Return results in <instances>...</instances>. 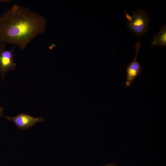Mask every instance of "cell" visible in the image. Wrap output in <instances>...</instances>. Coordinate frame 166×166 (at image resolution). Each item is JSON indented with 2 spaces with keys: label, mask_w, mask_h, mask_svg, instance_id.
Returning a JSON list of instances; mask_svg holds the SVG:
<instances>
[{
  "label": "cell",
  "mask_w": 166,
  "mask_h": 166,
  "mask_svg": "<svg viewBox=\"0 0 166 166\" xmlns=\"http://www.w3.org/2000/svg\"><path fill=\"white\" fill-rule=\"evenodd\" d=\"M46 19L29 8L15 4L0 16V46L13 44L24 50L44 32Z\"/></svg>",
  "instance_id": "1"
},
{
  "label": "cell",
  "mask_w": 166,
  "mask_h": 166,
  "mask_svg": "<svg viewBox=\"0 0 166 166\" xmlns=\"http://www.w3.org/2000/svg\"><path fill=\"white\" fill-rule=\"evenodd\" d=\"M125 14L128 21V28L134 35L139 37L147 32L150 21L147 11L140 9L134 11L131 16L126 12Z\"/></svg>",
  "instance_id": "2"
},
{
  "label": "cell",
  "mask_w": 166,
  "mask_h": 166,
  "mask_svg": "<svg viewBox=\"0 0 166 166\" xmlns=\"http://www.w3.org/2000/svg\"><path fill=\"white\" fill-rule=\"evenodd\" d=\"M140 45V42L138 40L135 46L136 49V54L132 61L126 68V77L125 86L126 87L131 85L135 79L142 72V68L137 61V56Z\"/></svg>",
  "instance_id": "3"
},
{
  "label": "cell",
  "mask_w": 166,
  "mask_h": 166,
  "mask_svg": "<svg viewBox=\"0 0 166 166\" xmlns=\"http://www.w3.org/2000/svg\"><path fill=\"white\" fill-rule=\"evenodd\" d=\"M5 117L13 122L19 129L23 131L27 130L44 120L43 117H34L25 113H21L12 117L5 116Z\"/></svg>",
  "instance_id": "4"
},
{
  "label": "cell",
  "mask_w": 166,
  "mask_h": 166,
  "mask_svg": "<svg viewBox=\"0 0 166 166\" xmlns=\"http://www.w3.org/2000/svg\"><path fill=\"white\" fill-rule=\"evenodd\" d=\"M5 47H1L0 51V70L2 77L8 71L14 70L16 66L13 59L15 54L13 51L6 50Z\"/></svg>",
  "instance_id": "5"
},
{
  "label": "cell",
  "mask_w": 166,
  "mask_h": 166,
  "mask_svg": "<svg viewBox=\"0 0 166 166\" xmlns=\"http://www.w3.org/2000/svg\"><path fill=\"white\" fill-rule=\"evenodd\" d=\"M166 46V26L165 24L158 33L153 37L151 47L155 48Z\"/></svg>",
  "instance_id": "6"
},
{
  "label": "cell",
  "mask_w": 166,
  "mask_h": 166,
  "mask_svg": "<svg viewBox=\"0 0 166 166\" xmlns=\"http://www.w3.org/2000/svg\"><path fill=\"white\" fill-rule=\"evenodd\" d=\"M103 166H117V165L113 163H109Z\"/></svg>",
  "instance_id": "7"
},
{
  "label": "cell",
  "mask_w": 166,
  "mask_h": 166,
  "mask_svg": "<svg viewBox=\"0 0 166 166\" xmlns=\"http://www.w3.org/2000/svg\"><path fill=\"white\" fill-rule=\"evenodd\" d=\"M3 108L0 106V118L1 117L3 114Z\"/></svg>",
  "instance_id": "8"
}]
</instances>
